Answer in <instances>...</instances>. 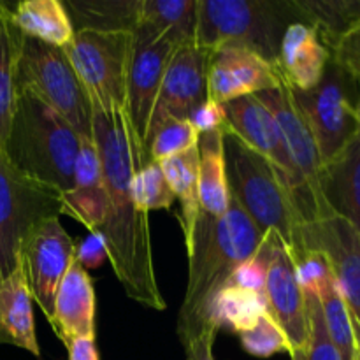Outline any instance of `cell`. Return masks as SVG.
I'll use <instances>...</instances> for the list:
<instances>
[{
    "label": "cell",
    "instance_id": "obj_1",
    "mask_svg": "<svg viewBox=\"0 0 360 360\" xmlns=\"http://www.w3.org/2000/svg\"><path fill=\"white\" fill-rule=\"evenodd\" d=\"M94 143L104 171L108 210L95 232L104 241L108 259L123 290L132 301L164 311L153 262L148 213L136 204L132 181L146 165L125 109L94 111Z\"/></svg>",
    "mask_w": 360,
    "mask_h": 360
},
{
    "label": "cell",
    "instance_id": "obj_2",
    "mask_svg": "<svg viewBox=\"0 0 360 360\" xmlns=\"http://www.w3.org/2000/svg\"><path fill=\"white\" fill-rule=\"evenodd\" d=\"M262 241V232L232 197L224 217L199 213L188 250V285L178 315L181 345L206 330L220 333L213 323L214 301Z\"/></svg>",
    "mask_w": 360,
    "mask_h": 360
},
{
    "label": "cell",
    "instance_id": "obj_3",
    "mask_svg": "<svg viewBox=\"0 0 360 360\" xmlns=\"http://www.w3.org/2000/svg\"><path fill=\"white\" fill-rule=\"evenodd\" d=\"M81 143L65 118L30 91H18L4 151L21 174L63 195L72 186Z\"/></svg>",
    "mask_w": 360,
    "mask_h": 360
},
{
    "label": "cell",
    "instance_id": "obj_4",
    "mask_svg": "<svg viewBox=\"0 0 360 360\" xmlns=\"http://www.w3.org/2000/svg\"><path fill=\"white\" fill-rule=\"evenodd\" d=\"M301 21L292 0H197L195 46L250 49L276 65L288 25Z\"/></svg>",
    "mask_w": 360,
    "mask_h": 360
},
{
    "label": "cell",
    "instance_id": "obj_5",
    "mask_svg": "<svg viewBox=\"0 0 360 360\" xmlns=\"http://www.w3.org/2000/svg\"><path fill=\"white\" fill-rule=\"evenodd\" d=\"M224 155L232 199L262 234L273 231L294 255L299 248V229L302 224L276 169L262 155L225 130Z\"/></svg>",
    "mask_w": 360,
    "mask_h": 360
},
{
    "label": "cell",
    "instance_id": "obj_6",
    "mask_svg": "<svg viewBox=\"0 0 360 360\" xmlns=\"http://www.w3.org/2000/svg\"><path fill=\"white\" fill-rule=\"evenodd\" d=\"M18 91L34 94L39 101L70 123L83 141H94V109L62 48L37 39L21 41L16 69Z\"/></svg>",
    "mask_w": 360,
    "mask_h": 360
},
{
    "label": "cell",
    "instance_id": "obj_7",
    "mask_svg": "<svg viewBox=\"0 0 360 360\" xmlns=\"http://www.w3.org/2000/svg\"><path fill=\"white\" fill-rule=\"evenodd\" d=\"M132 32L77 30L63 48L94 111L125 109Z\"/></svg>",
    "mask_w": 360,
    "mask_h": 360
},
{
    "label": "cell",
    "instance_id": "obj_8",
    "mask_svg": "<svg viewBox=\"0 0 360 360\" xmlns=\"http://www.w3.org/2000/svg\"><path fill=\"white\" fill-rule=\"evenodd\" d=\"M288 91L311 132L322 164L336 155L360 130L357 118L359 83L333 58L316 86L306 91L288 88Z\"/></svg>",
    "mask_w": 360,
    "mask_h": 360
},
{
    "label": "cell",
    "instance_id": "obj_9",
    "mask_svg": "<svg viewBox=\"0 0 360 360\" xmlns=\"http://www.w3.org/2000/svg\"><path fill=\"white\" fill-rule=\"evenodd\" d=\"M60 214L62 193L21 174L0 148V280L20 266L25 236L39 221Z\"/></svg>",
    "mask_w": 360,
    "mask_h": 360
},
{
    "label": "cell",
    "instance_id": "obj_10",
    "mask_svg": "<svg viewBox=\"0 0 360 360\" xmlns=\"http://www.w3.org/2000/svg\"><path fill=\"white\" fill-rule=\"evenodd\" d=\"M178 48L179 46L172 39L146 23H139L132 32V49H130L129 72H127L125 111L141 144L143 157L148 127L153 115L162 77H164L172 53ZM144 162H146V157H144Z\"/></svg>",
    "mask_w": 360,
    "mask_h": 360
},
{
    "label": "cell",
    "instance_id": "obj_11",
    "mask_svg": "<svg viewBox=\"0 0 360 360\" xmlns=\"http://www.w3.org/2000/svg\"><path fill=\"white\" fill-rule=\"evenodd\" d=\"M320 252L329 262L340 294L350 313L355 345L360 355V232L348 221L329 214L301 225L299 248Z\"/></svg>",
    "mask_w": 360,
    "mask_h": 360
},
{
    "label": "cell",
    "instance_id": "obj_12",
    "mask_svg": "<svg viewBox=\"0 0 360 360\" xmlns=\"http://www.w3.org/2000/svg\"><path fill=\"white\" fill-rule=\"evenodd\" d=\"M76 259V243L72 241L60 217L39 221L21 241L20 262L32 301L39 306L48 322L53 319L55 295Z\"/></svg>",
    "mask_w": 360,
    "mask_h": 360
},
{
    "label": "cell",
    "instance_id": "obj_13",
    "mask_svg": "<svg viewBox=\"0 0 360 360\" xmlns=\"http://www.w3.org/2000/svg\"><path fill=\"white\" fill-rule=\"evenodd\" d=\"M262 252L266 255L264 299L267 313L283 330L290 354L302 350L308 343L309 322L304 290L297 280L294 259L273 231L264 234Z\"/></svg>",
    "mask_w": 360,
    "mask_h": 360
},
{
    "label": "cell",
    "instance_id": "obj_14",
    "mask_svg": "<svg viewBox=\"0 0 360 360\" xmlns=\"http://www.w3.org/2000/svg\"><path fill=\"white\" fill-rule=\"evenodd\" d=\"M210 56L211 53L195 44H183L172 53L162 77L148 136L167 120H188L190 112L206 101Z\"/></svg>",
    "mask_w": 360,
    "mask_h": 360
},
{
    "label": "cell",
    "instance_id": "obj_15",
    "mask_svg": "<svg viewBox=\"0 0 360 360\" xmlns=\"http://www.w3.org/2000/svg\"><path fill=\"white\" fill-rule=\"evenodd\" d=\"M283 84L276 65L250 49L221 48L211 53L207 67V98L227 104Z\"/></svg>",
    "mask_w": 360,
    "mask_h": 360
},
{
    "label": "cell",
    "instance_id": "obj_16",
    "mask_svg": "<svg viewBox=\"0 0 360 360\" xmlns=\"http://www.w3.org/2000/svg\"><path fill=\"white\" fill-rule=\"evenodd\" d=\"M255 95L276 120L278 127L283 134L288 157L294 164L295 172H297L306 193L311 199V202L315 204L320 218L329 217L330 213L326 204H323L319 188V171L320 165H322V158H320L319 150H316L311 132H309L304 120H302L297 108L292 102L288 88L283 83L280 88L260 91V94Z\"/></svg>",
    "mask_w": 360,
    "mask_h": 360
},
{
    "label": "cell",
    "instance_id": "obj_17",
    "mask_svg": "<svg viewBox=\"0 0 360 360\" xmlns=\"http://www.w3.org/2000/svg\"><path fill=\"white\" fill-rule=\"evenodd\" d=\"M329 62L330 51L313 25L304 21L288 25L276 60L281 81L288 88L299 91L311 90L320 83Z\"/></svg>",
    "mask_w": 360,
    "mask_h": 360
},
{
    "label": "cell",
    "instance_id": "obj_18",
    "mask_svg": "<svg viewBox=\"0 0 360 360\" xmlns=\"http://www.w3.org/2000/svg\"><path fill=\"white\" fill-rule=\"evenodd\" d=\"M319 188L329 213L360 232V130L320 165Z\"/></svg>",
    "mask_w": 360,
    "mask_h": 360
},
{
    "label": "cell",
    "instance_id": "obj_19",
    "mask_svg": "<svg viewBox=\"0 0 360 360\" xmlns=\"http://www.w3.org/2000/svg\"><path fill=\"white\" fill-rule=\"evenodd\" d=\"M49 326L65 347L76 340H95L94 283L76 259L56 290Z\"/></svg>",
    "mask_w": 360,
    "mask_h": 360
},
{
    "label": "cell",
    "instance_id": "obj_20",
    "mask_svg": "<svg viewBox=\"0 0 360 360\" xmlns=\"http://www.w3.org/2000/svg\"><path fill=\"white\" fill-rule=\"evenodd\" d=\"M63 214L81 221L90 232L102 225L108 210L104 171L94 141L81 143L79 155L74 165L72 186L62 195Z\"/></svg>",
    "mask_w": 360,
    "mask_h": 360
},
{
    "label": "cell",
    "instance_id": "obj_21",
    "mask_svg": "<svg viewBox=\"0 0 360 360\" xmlns=\"http://www.w3.org/2000/svg\"><path fill=\"white\" fill-rule=\"evenodd\" d=\"M32 302L20 262L14 273L0 280V345H13L39 359L41 347L35 336Z\"/></svg>",
    "mask_w": 360,
    "mask_h": 360
},
{
    "label": "cell",
    "instance_id": "obj_22",
    "mask_svg": "<svg viewBox=\"0 0 360 360\" xmlns=\"http://www.w3.org/2000/svg\"><path fill=\"white\" fill-rule=\"evenodd\" d=\"M11 16L25 37L55 48L63 49L76 34L65 4L60 0H21L11 6Z\"/></svg>",
    "mask_w": 360,
    "mask_h": 360
},
{
    "label": "cell",
    "instance_id": "obj_23",
    "mask_svg": "<svg viewBox=\"0 0 360 360\" xmlns=\"http://www.w3.org/2000/svg\"><path fill=\"white\" fill-rule=\"evenodd\" d=\"M199 213L211 218L224 217L231 202L225 174L224 130L199 136Z\"/></svg>",
    "mask_w": 360,
    "mask_h": 360
},
{
    "label": "cell",
    "instance_id": "obj_24",
    "mask_svg": "<svg viewBox=\"0 0 360 360\" xmlns=\"http://www.w3.org/2000/svg\"><path fill=\"white\" fill-rule=\"evenodd\" d=\"M157 164L160 165L174 197L179 200L178 220L186 250H190L199 217V148L193 146L185 153L165 158Z\"/></svg>",
    "mask_w": 360,
    "mask_h": 360
},
{
    "label": "cell",
    "instance_id": "obj_25",
    "mask_svg": "<svg viewBox=\"0 0 360 360\" xmlns=\"http://www.w3.org/2000/svg\"><path fill=\"white\" fill-rule=\"evenodd\" d=\"M23 34L11 16V4L0 0V148L6 146L18 102L16 69Z\"/></svg>",
    "mask_w": 360,
    "mask_h": 360
},
{
    "label": "cell",
    "instance_id": "obj_26",
    "mask_svg": "<svg viewBox=\"0 0 360 360\" xmlns=\"http://www.w3.org/2000/svg\"><path fill=\"white\" fill-rule=\"evenodd\" d=\"M65 9L74 32H134L141 21V0H70Z\"/></svg>",
    "mask_w": 360,
    "mask_h": 360
},
{
    "label": "cell",
    "instance_id": "obj_27",
    "mask_svg": "<svg viewBox=\"0 0 360 360\" xmlns=\"http://www.w3.org/2000/svg\"><path fill=\"white\" fill-rule=\"evenodd\" d=\"M301 21L313 25L333 51L341 37L360 23V0H292Z\"/></svg>",
    "mask_w": 360,
    "mask_h": 360
},
{
    "label": "cell",
    "instance_id": "obj_28",
    "mask_svg": "<svg viewBox=\"0 0 360 360\" xmlns=\"http://www.w3.org/2000/svg\"><path fill=\"white\" fill-rule=\"evenodd\" d=\"M178 46L195 44L197 0H141V21Z\"/></svg>",
    "mask_w": 360,
    "mask_h": 360
},
{
    "label": "cell",
    "instance_id": "obj_29",
    "mask_svg": "<svg viewBox=\"0 0 360 360\" xmlns=\"http://www.w3.org/2000/svg\"><path fill=\"white\" fill-rule=\"evenodd\" d=\"M313 294H316V297H319L326 329L333 345L340 352L341 360H355L357 345H355L350 313H348L347 304L341 297L333 271L326 274V278L320 281Z\"/></svg>",
    "mask_w": 360,
    "mask_h": 360
},
{
    "label": "cell",
    "instance_id": "obj_30",
    "mask_svg": "<svg viewBox=\"0 0 360 360\" xmlns=\"http://www.w3.org/2000/svg\"><path fill=\"white\" fill-rule=\"evenodd\" d=\"M267 313L262 294L238 287H225L213 306V323L218 330L229 327L236 334L250 329Z\"/></svg>",
    "mask_w": 360,
    "mask_h": 360
},
{
    "label": "cell",
    "instance_id": "obj_31",
    "mask_svg": "<svg viewBox=\"0 0 360 360\" xmlns=\"http://www.w3.org/2000/svg\"><path fill=\"white\" fill-rule=\"evenodd\" d=\"M199 144V134L188 120H167L148 136L144 144L146 162H162Z\"/></svg>",
    "mask_w": 360,
    "mask_h": 360
},
{
    "label": "cell",
    "instance_id": "obj_32",
    "mask_svg": "<svg viewBox=\"0 0 360 360\" xmlns=\"http://www.w3.org/2000/svg\"><path fill=\"white\" fill-rule=\"evenodd\" d=\"M132 192L136 204L144 211L171 210L176 197L157 162H148L134 176Z\"/></svg>",
    "mask_w": 360,
    "mask_h": 360
},
{
    "label": "cell",
    "instance_id": "obj_33",
    "mask_svg": "<svg viewBox=\"0 0 360 360\" xmlns=\"http://www.w3.org/2000/svg\"><path fill=\"white\" fill-rule=\"evenodd\" d=\"M304 297L309 322L308 343L302 350L292 352L290 360H341L340 352L336 350L326 329L319 297L313 292H304Z\"/></svg>",
    "mask_w": 360,
    "mask_h": 360
},
{
    "label": "cell",
    "instance_id": "obj_34",
    "mask_svg": "<svg viewBox=\"0 0 360 360\" xmlns=\"http://www.w3.org/2000/svg\"><path fill=\"white\" fill-rule=\"evenodd\" d=\"M238 336L243 350L257 359H269L283 352L290 354V347L283 330L271 319L269 313L260 316L250 329L243 330Z\"/></svg>",
    "mask_w": 360,
    "mask_h": 360
},
{
    "label": "cell",
    "instance_id": "obj_35",
    "mask_svg": "<svg viewBox=\"0 0 360 360\" xmlns=\"http://www.w3.org/2000/svg\"><path fill=\"white\" fill-rule=\"evenodd\" d=\"M264 283H266V255L260 245L259 252L252 259L246 260L241 267H238L225 287L245 288V290L259 292L264 295Z\"/></svg>",
    "mask_w": 360,
    "mask_h": 360
},
{
    "label": "cell",
    "instance_id": "obj_36",
    "mask_svg": "<svg viewBox=\"0 0 360 360\" xmlns=\"http://www.w3.org/2000/svg\"><path fill=\"white\" fill-rule=\"evenodd\" d=\"M330 58L360 83V23L341 37L330 51Z\"/></svg>",
    "mask_w": 360,
    "mask_h": 360
},
{
    "label": "cell",
    "instance_id": "obj_37",
    "mask_svg": "<svg viewBox=\"0 0 360 360\" xmlns=\"http://www.w3.org/2000/svg\"><path fill=\"white\" fill-rule=\"evenodd\" d=\"M188 122L192 123L193 129L197 130L199 136L213 130H224L225 129V111L224 105L218 102L206 98L200 105H197L188 116Z\"/></svg>",
    "mask_w": 360,
    "mask_h": 360
},
{
    "label": "cell",
    "instance_id": "obj_38",
    "mask_svg": "<svg viewBox=\"0 0 360 360\" xmlns=\"http://www.w3.org/2000/svg\"><path fill=\"white\" fill-rule=\"evenodd\" d=\"M108 259L104 241L98 232H90L79 245H76V260L84 269H97Z\"/></svg>",
    "mask_w": 360,
    "mask_h": 360
},
{
    "label": "cell",
    "instance_id": "obj_39",
    "mask_svg": "<svg viewBox=\"0 0 360 360\" xmlns=\"http://www.w3.org/2000/svg\"><path fill=\"white\" fill-rule=\"evenodd\" d=\"M214 340H217V333L206 330V333L185 341L183 343L185 360H217L213 355Z\"/></svg>",
    "mask_w": 360,
    "mask_h": 360
},
{
    "label": "cell",
    "instance_id": "obj_40",
    "mask_svg": "<svg viewBox=\"0 0 360 360\" xmlns=\"http://www.w3.org/2000/svg\"><path fill=\"white\" fill-rule=\"evenodd\" d=\"M65 348L69 352V360H101L98 359L97 345H95V340H91V338L72 341Z\"/></svg>",
    "mask_w": 360,
    "mask_h": 360
},
{
    "label": "cell",
    "instance_id": "obj_41",
    "mask_svg": "<svg viewBox=\"0 0 360 360\" xmlns=\"http://www.w3.org/2000/svg\"><path fill=\"white\" fill-rule=\"evenodd\" d=\"M357 111L360 112V83H359V95H357Z\"/></svg>",
    "mask_w": 360,
    "mask_h": 360
},
{
    "label": "cell",
    "instance_id": "obj_42",
    "mask_svg": "<svg viewBox=\"0 0 360 360\" xmlns=\"http://www.w3.org/2000/svg\"><path fill=\"white\" fill-rule=\"evenodd\" d=\"M357 118H359V123H360V112L357 111Z\"/></svg>",
    "mask_w": 360,
    "mask_h": 360
},
{
    "label": "cell",
    "instance_id": "obj_43",
    "mask_svg": "<svg viewBox=\"0 0 360 360\" xmlns=\"http://www.w3.org/2000/svg\"><path fill=\"white\" fill-rule=\"evenodd\" d=\"M355 360H360V355L357 354V357H355Z\"/></svg>",
    "mask_w": 360,
    "mask_h": 360
}]
</instances>
